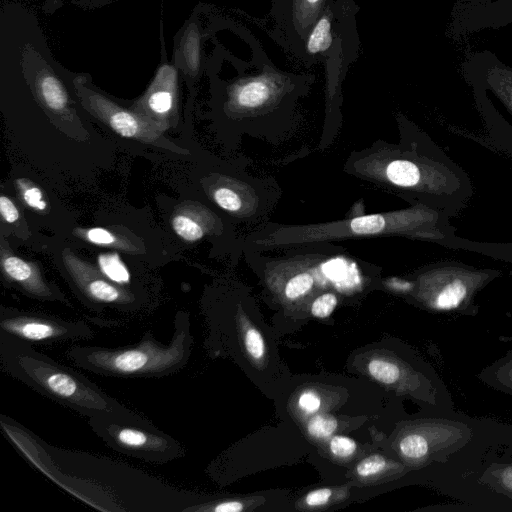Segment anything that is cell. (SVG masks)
<instances>
[{"label": "cell", "instance_id": "obj_27", "mask_svg": "<svg viewBox=\"0 0 512 512\" xmlns=\"http://www.w3.org/2000/svg\"><path fill=\"white\" fill-rule=\"evenodd\" d=\"M338 422L335 417L328 414L313 416L307 425L308 433L315 438H327L337 429Z\"/></svg>", "mask_w": 512, "mask_h": 512}, {"label": "cell", "instance_id": "obj_8", "mask_svg": "<svg viewBox=\"0 0 512 512\" xmlns=\"http://www.w3.org/2000/svg\"><path fill=\"white\" fill-rule=\"evenodd\" d=\"M75 90L84 111L109 127L118 135L173 153L188 155L189 151L164 136L165 130L148 117L120 104L95 86L89 73H76Z\"/></svg>", "mask_w": 512, "mask_h": 512}, {"label": "cell", "instance_id": "obj_23", "mask_svg": "<svg viewBox=\"0 0 512 512\" xmlns=\"http://www.w3.org/2000/svg\"><path fill=\"white\" fill-rule=\"evenodd\" d=\"M316 272L312 268L295 271L285 282V297L288 300H297L309 293L315 285Z\"/></svg>", "mask_w": 512, "mask_h": 512}, {"label": "cell", "instance_id": "obj_29", "mask_svg": "<svg viewBox=\"0 0 512 512\" xmlns=\"http://www.w3.org/2000/svg\"><path fill=\"white\" fill-rule=\"evenodd\" d=\"M337 304L338 298L334 293H323L312 302L311 313L317 318H326L332 314Z\"/></svg>", "mask_w": 512, "mask_h": 512}, {"label": "cell", "instance_id": "obj_21", "mask_svg": "<svg viewBox=\"0 0 512 512\" xmlns=\"http://www.w3.org/2000/svg\"><path fill=\"white\" fill-rule=\"evenodd\" d=\"M479 379L498 391L512 395V349L504 357L483 369Z\"/></svg>", "mask_w": 512, "mask_h": 512}, {"label": "cell", "instance_id": "obj_5", "mask_svg": "<svg viewBox=\"0 0 512 512\" xmlns=\"http://www.w3.org/2000/svg\"><path fill=\"white\" fill-rule=\"evenodd\" d=\"M190 330L188 314L179 312L166 344L147 331L134 345L116 348L74 345L65 355L76 366L101 376L162 378L179 372L188 363L193 343Z\"/></svg>", "mask_w": 512, "mask_h": 512}, {"label": "cell", "instance_id": "obj_10", "mask_svg": "<svg viewBox=\"0 0 512 512\" xmlns=\"http://www.w3.org/2000/svg\"><path fill=\"white\" fill-rule=\"evenodd\" d=\"M0 334L28 344H55L91 339L93 330L83 321L48 314L1 308Z\"/></svg>", "mask_w": 512, "mask_h": 512}, {"label": "cell", "instance_id": "obj_31", "mask_svg": "<svg viewBox=\"0 0 512 512\" xmlns=\"http://www.w3.org/2000/svg\"><path fill=\"white\" fill-rule=\"evenodd\" d=\"M387 466L381 455H370L362 459L356 466V472L361 477H370L380 473Z\"/></svg>", "mask_w": 512, "mask_h": 512}, {"label": "cell", "instance_id": "obj_35", "mask_svg": "<svg viewBox=\"0 0 512 512\" xmlns=\"http://www.w3.org/2000/svg\"><path fill=\"white\" fill-rule=\"evenodd\" d=\"M332 496L329 488H319L310 491L305 497V503L310 507H318L327 504Z\"/></svg>", "mask_w": 512, "mask_h": 512}, {"label": "cell", "instance_id": "obj_1", "mask_svg": "<svg viewBox=\"0 0 512 512\" xmlns=\"http://www.w3.org/2000/svg\"><path fill=\"white\" fill-rule=\"evenodd\" d=\"M398 121L400 143L351 156L348 171L456 216L473 196L468 174L414 123L403 116Z\"/></svg>", "mask_w": 512, "mask_h": 512}, {"label": "cell", "instance_id": "obj_26", "mask_svg": "<svg viewBox=\"0 0 512 512\" xmlns=\"http://www.w3.org/2000/svg\"><path fill=\"white\" fill-rule=\"evenodd\" d=\"M16 185L23 201L36 211H45L46 201L43 199V192L36 184L28 179H18Z\"/></svg>", "mask_w": 512, "mask_h": 512}, {"label": "cell", "instance_id": "obj_24", "mask_svg": "<svg viewBox=\"0 0 512 512\" xmlns=\"http://www.w3.org/2000/svg\"><path fill=\"white\" fill-rule=\"evenodd\" d=\"M98 264L100 271L112 282L121 286L130 284V273L118 253L99 255Z\"/></svg>", "mask_w": 512, "mask_h": 512}, {"label": "cell", "instance_id": "obj_7", "mask_svg": "<svg viewBox=\"0 0 512 512\" xmlns=\"http://www.w3.org/2000/svg\"><path fill=\"white\" fill-rule=\"evenodd\" d=\"M88 424L111 449L134 458L164 464L185 455L176 439L129 408L90 417Z\"/></svg>", "mask_w": 512, "mask_h": 512}, {"label": "cell", "instance_id": "obj_25", "mask_svg": "<svg viewBox=\"0 0 512 512\" xmlns=\"http://www.w3.org/2000/svg\"><path fill=\"white\" fill-rule=\"evenodd\" d=\"M368 371L374 379L384 384H394L402 378L399 365L385 359L371 360L368 364Z\"/></svg>", "mask_w": 512, "mask_h": 512}, {"label": "cell", "instance_id": "obj_9", "mask_svg": "<svg viewBox=\"0 0 512 512\" xmlns=\"http://www.w3.org/2000/svg\"><path fill=\"white\" fill-rule=\"evenodd\" d=\"M471 439L472 430L463 422L429 419L411 425L402 434L398 448L406 461L418 467L432 461L445 463Z\"/></svg>", "mask_w": 512, "mask_h": 512}, {"label": "cell", "instance_id": "obj_32", "mask_svg": "<svg viewBox=\"0 0 512 512\" xmlns=\"http://www.w3.org/2000/svg\"><path fill=\"white\" fill-rule=\"evenodd\" d=\"M329 446L333 455L342 458L353 455L357 448V444L352 438L343 435L332 437Z\"/></svg>", "mask_w": 512, "mask_h": 512}, {"label": "cell", "instance_id": "obj_19", "mask_svg": "<svg viewBox=\"0 0 512 512\" xmlns=\"http://www.w3.org/2000/svg\"><path fill=\"white\" fill-rule=\"evenodd\" d=\"M202 186L210 199L222 210L243 217L248 214V184L222 174L213 173L203 178Z\"/></svg>", "mask_w": 512, "mask_h": 512}, {"label": "cell", "instance_id": "obj_17", "mask_svg": "<svg viewBox=\"0 0 512 512\" xmlns=\"http://www.w3.org/2000/svg\"><path fill=\"white\" fill-rule=\"evenodd\" d=\"M328 0H291L287 19L274 40L299 60L312 26Z\"/></svg>", "mask_w": 512, "mask_h": 512}, {"label": "cell", "instance_id": "obj_28", "mask_svg": "<svg viewBox=\"0 0 512 512\" xmlns=\"http://www.w3.org/2000/svg\"><path fill=\"white\" fill-rule=\"evenodd\" d=\"M244 346L248 354L254 360H260L265 354V342L261 333L254 327L244 331Z\"/></svg>", "mask_w": 512, "mask_h": 512}, {"label": "cell", "instance_id": "obj_22", "mask_svg": "<svg viewBox=\"0 0 512 512\" xmlns=\"http://www.w3.org/2000/svg\"><path fill=\"white\" fill-rule=\"evenodd\" d=\"M481 481L498 493L512 498V462L492 464L482 475Z\"/></svg>", "mask_w": 512, "mask_h": 512}, {"label": "cell", "instance_id": "obj_11", "mask_svg": "<svg viewBox=\"0 0 512 512\" xmlns=\"http://www.w3.org/2000/svg\"><path fill=\"white\" fill-rule=\"evenodd\" d=\"M222 19L213 15L208 5L199 3L173 38L171 59L190 88L205 73V43L220 29Z\"/></svg>", "mask_w": 512, "mask_h": 512}, {"label": "cell", "instance_id": "obj_20", "mask_svg": "<svg viewBox=\"0 0 512 512\" xmlns=\"http://www.w3.org/2000/svg\"><path fill=\"white\" fill-rule=\"evenodd\" d=\"M74 235L96 246L109 247L126 253L145 252L143 242L124 227L76 228Z\"/></svg>", "mask_w": 512, "mask_h": 512}, {"label": "cell", "instance_id": "obj_15", "mask_svg": "<svg viewBox=\"0 0 512 512\" xmlns=\"http://www.w3.org/2000/svg\"><path fill=\"white\" fill-rule=\"evenodd\" d=\"M511 23L512 0H458L451 13L447 33L452 39H460Z\"/></svg>", "mask_w": 512, "mask_h": 512}, {"label": "cell", "instance_id": "obj_14", "mask_svg": "<svg viewBox=\"0 0 512 512\" xmlns=\"http://www.w3.org/2000/svg\"><path fill=\"white\" fill-rule=\"evenodd\" d=\"M462 75L468 85H478L491 92L512 118V68L490 51L470 54L461 64ZM512 154V125L499 148Z\"/></svg>", "mask_w": 512, "mask_h": 512}, {"label": "cell", "instance_id": "obj_13", "mask_svg": "<svg viewBox=\"0 0 512 512\" xmlns=\"http://www.w3.org/2000/svg\"><path fill=\"white\" fill-rule=\"evenodd\" d=\"M160 61L145 91L131 103V107L148 117L163 130L174 126L178 117L180 72L172 59H168L160 25Z\"/></svg>", "mask_w": 512, "mask_h": 512}, {"label": "cell", "instance_id": "obj_34", "mask_svg": "<svg viewBox=\"0 0 512 512\" xmlns=\"http://www.w3.org/2000/svg\"><path fill=\"white\" fill-rule=\"evenodd\" d=\"M298 404L305 413L312 414L319 410L321 398L313 391H305L300 395Z\"/></svg>", "mask_w": 512, "mask_h": 512}, {"label": "cell", "instance_id": "obj_2", "mask_svg": "<svg viewBox=\"0 0 512 512\" xmlns=\"http://www.w3.org/2000/svg\"><path fill=\"white\" fill-rule=\"evenodd\" d=\"M445 210L413 203L411 207L386 213L359 215L347 220L309 224H268L248 238L252 251L263 252L306 244L359 237L400 236L431 242L454 250H466L495 260H512V243L471 241L457 235Z\"/></svg>", "mask_w": 512, "mask_h": 512}, {"label": "cell", "instance_id": "obj_4", "mask_svg": "<svg viewBox=\"0 0 512 512\" xmlns=\"http://www.w3.org/2000/svg\"><path fill=\"white\" fill-rule=\"evenodd\" d=\"M0 367L12 378L87 418L127 409L87 377L33 345L0 334Z\"/></svg>", "mask_w": 512, "mask_h": 512}, {"label": "cell", "instance_id": "obj_6", "mask_svg": "<svg viewBox=\"0 0 512 512\" xmlns=\"http://www.w3.org/2000/svg\"><path fill=\"white\" fill-rule=\"evenodd\" d=\"M502 272L477 268L458 261H440L419 269L408 294L433 312L476 315V295Z\"/></svg>", "mask_w": 512, "mask_h": 512}, {"label": "cell", "instance_id": "obj_16", "mask_svg": "<svg viewBox=\"0 0 512 512\" xmlns=\"http://www.w3.org/2000/svg\"><path fill=\"white\" fill-rule=\"evenodd\" d=\"M0 254L2 272L7 282L38 300L66 302L60 291L44 279L40 268L15 255L3 237Z\"/></svg>", "mask_w": 512, "mask_h": 512}, {"label": "cell", "instance_id": "obj_36", "mask_svg": "<svg viewBox=\"0 0 512 512\" xmlns=\"http://www.w3.org/2000/svg\"><path fill=\"white\" fill-rule=\"evenodd\" d=\"M73 5L82 9H95L109 5L118 0H68Z\"/></svg>", "mask_w": 512, "mask_h": 512}, {"label": "cell", "instance_id": "obj_18", "mask_svg": "<svg viewBox=\"0 0 512 512\" xmlns=\"http://www.w3.org/2000/svg\"><path fill=\"white\" fill-rule=\"evenodd\" d=\"M171 226L176 235L187 242L219 234L223 229L221 219L211 209L196 201H183L175 206Z\"/></svg>", "mask_w": 512, "mask_h": 512}, {"label": "cell", "instance_id": "obj_33", "mask_svg": "<svg viewBox=\"0 0 512 512\" xmlns=\"http://www.w3.org/2000/svg\"><path fill=\"white\" fill-rule=\"evenodd\" d=\"M0 213L2 219L7 224H15L19 221L20 214L18 208L12 200L5 195L0 196Z\"/></svg>", "mask_w": 512, "mask_h": 512}, {"label": "cell", "instance_id": "obj_30", "mask_svg": "<svg viewBox=\"0 0 512 512\" xmlns=\"http://www.w3.org/2000/svg\"><path fill=\"white\" fill-rule=\"evenodd\" d=\"M291 0H271L270 16L274 21L271 37L274 39L281 31L290 9Z\"/></svg>", "mask_w": 512, "mask_h": 512}, {"label": "cell", "instance_id": "obj_3", "mask_svg": "<svg viewBox=\"0 0 512 512\" xmlns=\"http://www.w3.org/2000/svg\"><path fill=\"white\" fill-rule=\"evenodd\" d=\"M216 33L205 74L224 115L249 121L291 114L297 101L308 93L314 76L279 69L248 29L244 57L218 41Z\"/></svg>", "mask_w": 512, "mask_h": 512}, {"label": "cell", "instance_id": "obj_12", "mask_svg": "<svg viewBox=\"0 0 512 512\" xmlns=\"http://www.w3.org/2000/svg\"><path fill=\"white\" fill-rule=\"evenodd\" d=\"M62 261L73 285L87 305L101 311L110 306L123 311L135 310L140 304L137 292L109 280L99 269L79 258L69 248L62 251Z\"/></svg>", "mask_w": 512, "mask_h": 512}]
</instances>
